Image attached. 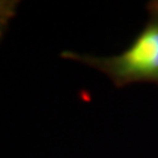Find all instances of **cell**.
Instances as JSON below:
<instances>
[{"instance_id":"1","label":"cell","mask_w":158,"mask_h":158,"mask_svg":"<svg viewBox=\"0 0 158 158\" xmlns=\"http://www.w3.org/2000/svg\"><path fill=\"white\" fill-rule=\"evenodd\" d=\"M115 70L125 78H158V25H152L115 59Z\"/></svg>"}]
</instances>
